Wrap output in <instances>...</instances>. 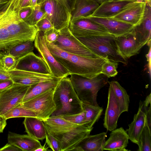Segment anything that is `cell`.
<instances>
[{
  "label": "cell",
  "mask_w": 151,
  "mask_h": 151,
  "mask_svg": "<svg viewBox=\"0 0 151 151\" xmlns=\"http://www.w3.org/2000/svg\"><path fill=\"white\" fill-rule=\"evenodd\" d=\"M45 41L53 56L68 71L70 75H76L91 79L101 73L102 65L106 59L101 58L85 57L71 53L63 50L53 43Z\"/></svg>",
  "instance_id": "cell-1"
},
{
  "label": "cell",
  "mask_w": 151,
  "mask_h": 151,
  "mask_svg": "<svg viewBox=\"0 0 151 151\" xmlns=\"http://www.w3.org/2000/svg\"><path fill=\"white\" fill-rule=\"evenodd\" d=\"M43 122L47 133L59 142L61 151H70L89 135L93 128L72 123L61 116H51Z\"/></svg>",
  "instance_id": "cell-2"
},
{
  "label": "cell",
  "mask_w": 151,
  "mask_h": 151,
  "mask_svg": "<svg viewBox=\"0 0 151 151\" xmlns=\"http://www.w3.org/2000/svg\"><path fill=\"white\" fill-rule=\"evenodd\" d=\"M20 0H0V9L4 23L12 39L17 44L34 41L38 31L35 26L21 17Z\"/></svg>",
  "instance_id": "cell-3"
},
{
  "label": "cell",
  "mask_w": 151,
  "mask_h": 151,
  "mask_svg": "<svg viewBox=\"0 0 151 151\" xmlns=\"http://www.w3.org/2000/svg\"><path fill=\"white\" fill-rule=\"evenodd\" d=\"M53 99L56 109L51 116H63L83 111L81 102L68 77L61 79L55 89Z\"/></svg>",
  "instance_id": "cell-4"
},
{
  "label": "cell",
  "mask_w": 151,
  "mask_h": 151,
  "mask_svg": "<svg viewBox=\"0 0 151 151\" xmlns=\"http://www.w3.org/2000/svg\"><path fill=\"white\" fill-rule=\"evenodd\" d=\"M77 38L99 57L107 60L127 64V59L119 52L115 36L108 34Z\"/></svg>",
  "instance_id": "cell-5"
},
{
  "label": "cell",
  "mask_w": 151,
  "mask_h": 151,
  "mask_svg": "<svg viewBox=\"0 0 151 151\" xmlns=\"http://www.w3.org/2000/svg\"><path fill=\"white\" fill-rule=\"evenodd\" d=\"M70 78L78 98L83 102L98 106V92L108 83V78L102 73L91 79L75 74Z\"/></svg>",
  "instance_id": "cell-6"
},
{
  "label": "cell",
  "mask_w": 151,
  "mask_h": 151,
  "mask_svg": "<svg viewBox=\"0 0 151 151\" xmlns=\"http://www.w3.org/2000/svg\"><path fill=\"white\" fill-rule=\"evenodd\" d=\"M40 4L45 13V17L51 23L54 28L60 30L68 27L71 20V12L64 6L54 0H48Z\"/></svg>",
  "instance_id": "cell-7"
},
{
  "label": "cell",
  "mask_w": 151,
  "mask_h": 151,
  "mask_svg": "<svg viewBox=\"0 0 151 151\" xmlns=\"http://www.w3.org/2000/svg\"><path fill=\"white\" fill-rule=\"evenodd\" d=\"M53 43L63 50L71 53L89 58H101L93 52L75 37L68 27L60 30L57 40Z\"/></svg>",
  "instance_id": "cell-8"
},
{
  "label": "cell",
  "mask_w": 151,
  "mask_h": 151,
  "mask_svg": "<svg viewBox=\"0 0 151 151\" xmlns=\"http://www.w3.org/2000/svg\"><path fill=\"white\" fill-rule=\"evenodd\" d=\"M55 88L38 95L23 103L22 105L35 112L37 118L43 121L51 116L56 109L53 99Z\"/></svg>",
  "instance_id": "cell-9"
},
{
  "label": "cell",
  "mask_w": 151,
  "mask_h": 151,
  "mask_svg": "<svg viewBox=\"0 0 151 151\" xmlns=\"http://www.w3.org/2000/svg\"><path fill=\"white\" fill-rule=\"evenodd\" d=\"M34 41V46L47 64L52 75L62 78L70 75L68 71L56 60L50 52L43 32H37Z\"/></svg>",
  "instance_id": "cell-10"
},
{
  "label": "cell",
  "mask_w": 151,
  "mask_h": 151,
  "mask_svg": "<svg viewBox=\"0 0 151 151\" xmlns=\"http://www.w3.org/2000/svg\"><path fill=\"white\" fill-rule=\"evenodd\" d=\"M30 86L14 83L0 92V116L22 103L24 97Z\"/></svg>",
  "instance_id": "cell-11"
},
{
  "label": "cell",
  "mask_w": 151,
  "mask_h": 151,
  "mask_svg": "<svg viewBox=\"0 0 151 151\" xmlns=\"http://www.w3.org/2000/svg\"><path fill=\"white\" fill-rule=\"evenodd\" d=\"M68 28L77 38L109 34L103 26L88 17H79L70 21Z\"/></svg>",
  "instance_id": "cell-12"
},
{
  "label": "cell",
  "mask_w": 151,
  "mask_h": 151,
  "mask_svg": "<svg viewBox=\"0 0 151 151\" xmlns=\"http://www.w3.org/2000/svg\"><path fill=\"white\" fill-rule=\"evenodd\" d=\"M14 69L45 74H51L42 57L31 52L17 59Z\"/></svg>",
  "instance_id": "cell-13"
},
{
  "label": "cell",
  "mask_w": 151,
  "mask_h": 151,
  "mask_svg": "<svg viewBox=\"0 0 151 151\" xmlns=\"http://www.w3.org/2000/svg\"><path fill=\"white\" fill-rule=\"evenodd\" d=\"M7 71L14 83L24 85L31 86L57 78L52 74H43L14 68Z\"/></svg>",
  "instance_id": "cell-14"
},
{
  "label": "cell",
  "mask_w": 151,
  "mask_h": 151,
  "mask_svg": "<svg viewBox=\"0 0 151 151\" xmlns=\"http://www.w3.org/2000/svg\"><path fill=\"white\" fill-rule=\"evenodd\" d=\"M140 0H141L108 1L100 4L93 13L89 16L101 17H112L132 4Z\"/></svg>",
  "instance_id": "cell-15"
},
{
  "label": "cell",
  "mask_w": 151,
  "mask_h": 151,
  "mask_svg": "<svg viewBox=\"0 0 151 151\" xmlns=\"http://www.w3.org/2000/svg\"><path fill=\"white\" fill-rule=\"evenodd\" d=\"M122 113L113 88L109 84L103 123L107 131H111L116 129L118 118Z\"/></svg>",
  "instance_id": "cell-16"
},
{
  "label": "cell",
  "mask_w": 151,
  "mask_h": 151,
  "mask_svg": "<svg viewBox=\"0 0 151 151\" xmlns=\"http://www.w3.org/2000/svg\"><path fill=\"white\" fill-rule=\"evenodd\" d=\"M151 0H146L143 17L140 23L133 29L135 36L139 42L144 46L151 41Z\"/></svg>",
  "instance_id": "cell-17"
},
{
  "label": "cell",
  "mask_w": 151,
  "mask_h": 151,
  "mask_svg": "<svg viewBox=\"0 0 151 151\" xmlns=\"http://www.w3.org/2000/svg\"><path fill=\"white\" fill-rule=\"evenodd\" d=\"M133 29L126 34L115 36L119 52L126 59L138 54L140 49L144 46L136 39Z\"/></svg>",
  "instance_id": "cell-18"
},
{
  "label": "cell",
  "mask_w": 151,
  "mask_h": 151,
  "mask_svg": "<svg viewBox=\"0 0 151 151\" xmlns=\"http://www.w3.org/2000/svg\"><path fill=\"white\" fill-rule=\"evenodd\" d=\"M146 1L141 0L136 2L112 18L135 26L142 19Z\"/></svg>",
  "instance_id": "cell-19"
},
{
  "label": "cell",
  "mask_w": 151,
  "mask_h": 151,
  "mask_svg": "<svg viewBox=\"0 0 151 151\" xmlns=\"http://www.w3.org/2000/svg\"><path fill=\"white\" fill-rule=\"evenodd\" d=\"M96 22L102 25L109 33L115 36L126 34L131 31L134 26L116 19L112 17H88Z\"/></svg>",
  "instance_id": "cell-20"
},
{
  "label": "cell",
  "mask_w": 151,
  "mask_h": 151,
  "mask_svg": "<svg viewBox=\"0 0 151 151\" xmlns=\"http://www.w3.org/2000/svg\"><path fill=\"white\" fill-rule=\"evenodd\" d=\"M110 137L104 145L103 150L112 151H128L126 149L128 143L129 137L122 127L111 131Z\"/></svg>",
  "instance_id": "cell-21"
},
{
  "label": "cell",
  "mask_w": 151,
  "mask_h": 151,
  "mask_svg": "<svg viewBox=\"0 0 151 151\" xmlns=\"http://www.w3.org/2000/svg\"><path fill=\"white\" fill-rule=\"evenodd\" d=\"M145 117L144 102L140 101L137 113L134 114L133 120L128 125L127 132L129 139L138 145L140 136L145 126Z\"/></svg>",
  "instance_id": "cell-22"
},
{
  "label": "cell",
  "mask_w": 151,
  "mask_h": 151,
  "mask_svg": "<svg viewBox=\"0 0 151 151\" xmlns=\"http://www.w3.org/2000/svg\"><path fill=\"white\" fill-rule=\"evenodd\" d=\"M106 133L103 132L94 135H89L81 141L70 151H102L106 141Z\"/></svg>",
  "instance_id": "cell-23"
},
{
  "label": "cell",
  "mask_w": 151,
  "mask_h": 151,
  "mask_svg": "<svg viewBox=\"0 0 151 151\" xmlns=\"http://www.w3.org/2000/svg\"><path fill=\"white\" fill-rule=\"evenodd\" d=\"M7 140L8 142L22 151H36L42 146L39 140L28 135L20 134L10 131L9 132Z\"/></svg>",
  "instance_id": "cell-24"
},
{
  "label": "cell",
  "mask_w": 151,
  "mask_h": 151,
  "mask_svg": "<svg viewBox=\"0 0 151 151\" xmlns=\"http://www.w3.org/2000/svg\"><path fill=\"white\" fill-rule=\"evenodd\" d=\"M23 124L29 135L39 140L46 138L47 133L42 121L35 117H25Z\"/></svg>",
  "instance_id": "cell-25"
},
{
  "label": "cell",
  "mask_w": 151,
  "mask_h": 151,
  "mask_svg": "<svg viewBox=\"0 0 151 151\" xmlns=\"http://www.w3.org/2000/svg\"><path fill=\"white\" fill-rule=\"evenodd\" d=\"M99 4L93 0H76L71 12L70 21L92 14Z\"/></svg>",
  "instance_id": "cell-26"
},
{
  "label": "cell",
  "mask_w": 151,
  "mask_h": 151,
  "mask_svg": "<svg viewBox=\"0 0 151 151\" xmlns=\"http://www.w3.org/2000/svg\"><path fill=\"white\" fill-rule=\"evenodd\" d=\"M61 79L56 78L54 80L43 81L30 86L24 97L23 103L49 90L56 88Z\"/></svg>",
  "instance_id": "cell-27"
},
{
  "label": "cell",
  "mask_w": 151,
  "mask_h": 151,
  "mask_svg": "<svg viewBox=\"0 0 151 151\" xmlns=\"http://www.w3.org/2000/svg\"><path fill=\"white\" fill-rule=\"evenodd\" d=\"M16 45L6 28L0 9V53L3 55L9 54V50Z\"/></svg>",
  "instance_id": "cell-28"
},
{
  "label": "cell",
  "mask_w": 151,
  "mask_h": 151,
  "mask_svg": "<svg viewBox=\"0 0 151 151\" xmlns=\"http://www.w3.org/2000/svg\"><path fill=\"white\" fill-rule=\"evenodd\" d=\"M111 86L122 113L128 111L129 103V96L126 90L116 81L108 82Z\"/></svg>",
  "instance_id": "cell-29"
},
{
  "label": "cell",
  "mask_w": 151,
  "mask_h": 151,
  "mask_svg": "<svg viewBox=\"0 0 151 151\" xmlns=\"http://www.w3.org/2000/svg\"><path fill=\"white\" fill-rule=\"evenodd\" d=\"M81 104L85 114L86 125L89 127H93L94 124L100 117L103 109L99 106H95L82 102Z\"/></svg>",
  "instance_id": "cell-30"
},
{
  "label": "cell",
  "mask_w": 151,
  "mask_h": 151,
  "mask_svg": "<svg viewBox=\"0 0 151 151\" xmlns=\"http://www.w3.org/2000/svg\"><path fill=\"white\" fill-rule=\"evenodd\" d=\"M2 116L6 119L18 117H33L37 118L35 112L24 106L22 104L14 107Z\"/></svg>",
  "instance_id": "cell-31"
},
{
  "label": "cell",
  "mask_w": 151,
  "mask_h": 151,
  "mask_svg": "<svg viewBox=\"0 0 151 151\" xmlns=\"http://www.w3.org/2000/svg\"><path fill=\"white\" fill-rule=\"evenodd\" d=\"M33 42L28 41L17 44L9 50V54L18 59L32 51L34 47Z\"/></svg>",
  "instance_id": "cell-32"
},
{
  "label": "cell",
  "mask_w": 151,
  "mask_h": 151,
  "mask_svg": "<svg viewBox=\"0 0 151 151\" xmlns=\"http://www.w3.org/2000/svg\"><path fill=\"white\" fill-rule=\"evenodd\" d=\"M151 130L146 126L143 128L139 137L138 151H151Z\"/></svg>",
  "instance_id": "cell-33"
},
{
  "label": "cell",
  "mask_w": 151,
  "mask_h": 151,
  "mask_svg": "<svg viewBox=\"0 0 151 151\" xmlns=\"http://www.w3.org/2000/svg\"><path fill=\"white\" fill-rule=\"evenodd\" d=\"M32 8L30 14L24 21L30 25L35 26L39 21L45 17V14L40 4Z\"/></svg>",
  "instance_id": "cell-34"
},
{
  "label": "cell",
  "mask_w": 151,
  "mask_h": 151,
  "mask_svg": "<svg viewBox=\"0 0 151 151\" xmlns=\"http://www.w3.org/2000/svg\"><path fill=\"white\" fill-rule=\"evenodd\" d=\"M118 65L117 62L106 60L102 65L101 73L108 78L114 77L118 73Z\"/></svg>",
  "instance_id": "cell-35"
},
{
  "label": "cell",
  "mask_w": 151,
  "mask_h": 151,
  "mask_svg": "<svg viewBox=\"0 0 151 151\" xmlns=\"http://www.w3.org/2000/svg\"><path fill=\"white\" fill-rule=\"evenodd\" d=\"M1 60L3 68L9 71L14 68L17 59L9 54L3 55Z\"/></svg>",
  "instance_id": "cell-36"
},
{
  "label": "cell",
  "mask_w": 151,
  "mask_h": 151,
  "mask_svg": "<svg viewBox=\"0 0 151 151\" xmlns=\"http://www.w3.org/2000/svg\"><path fill=\"white\" fill-rule=\"evenodd\" d=\"M65 119L72 123L80 125H85L86 120L83 111L75 114L61 116Z\"/></svg>",
  "instance_id": "cell-37"
},
{
  "label": "cell",
  "mask_w": 151,
  "mask_h": 151,
  "mask_svg": "<svg viewBox=\"0 0 151 151\" xmlns=\"http://www.w3.org/2000/svg\"><path fill=\"white\" fill-rule=\"evenodd\" d=\"M45 143L53 151H61L60 144L58 141L52 135L47 133Z\"/></svg>",
  "instance_id": "cell-38"
},
{
  "label": "cell",
  "mask_w": 151,
  "mask_h": 151,
  "mask_svg": "<svg viewBox=\"0 0 151 151\" xmlns=\"http://www.w3.org/2000/svg\"><path fill=\"white\" fill-rule=\"evenodd\" d=\"M38 31H41L44 33L54 28L51 23L45 17L39 21L35 25Z\"/></svg>",
  "instance_id": "cell-39"
},
{
  "label": "cell",
  "mask_w": 151,
  "mask_h": 151,
  "mask_svg": "<svg viewBox=\"0 0 151 151\" xmlns=\"http://www.w3.org/2000/svg\"><path fill=\"white\" fill-rule=\"evenodd\" d=\"M60 30L52 28L44 33L45 40L50 43H54L57 40L59 35Z\"/></svg>",
  "instance_id": "cell-40"
},
{
  "label": "cell",
  "mask_w": 151,
  "mask_h": 151,
  "mask_svg": "<svg viewBox=\"0 0 151 151\" xmlns=\"http://www.w3.org/2000/svg\"><path fill=\"white\" fill-rule=\"evenodd\" d=\"M48 0H37V4ZM58 2L65 6L71 12L73 10L76 0H52Z\"/></svg>",
  "instance_id": "cell-41"
},
{
  "label": "cell",
  "mask_w": 151,
  "mask_h": 151,
  "mask_svg": "<svg viewBox=\"0 0 151 151\" xmlns=\"http://www.w3.org/2000/svg\"><path fill=\"white\" fill-rule=\"evenodd\" d=\"M144 107L145 117V125L147 127L151 130V104L148 106H144Z\"/></svg>",
  "instance_id": "cell-42"
},
{
  "label": "cell",
  "mask_w": 151,
  "mask_h": 151,
  "mask_svg": "<svg viewBox=\"0 0 151 151\" xmlns=\"http://www.w3.org/2000/svg\"><path fill=\"white\" fill-rule=\"evenodd\" d=\"M14 83L11 79L0 80V92L5 90Z\"/></svg>",
  "instance_id": "cell-43"
},
{
  "label": "cell",
  "mask_w": 151,
  "mask_h": 151,
  "mask_svg": "<svg viewBox=\"0 0 151 151\" xmlns=\"http://www.w3.org/2000/svg\"><path fill=\"white\" fill-rule=\"evenodd\" d=\"M22 151L13 145L8 142L5 146L0 148V151Z\"/></svg>",
  "instance_id": "cell-44"
},
{
  "label": "cell",
  "mask_w": 151,
  "mask_h": 151,
  "mask_svg": "<svg viewBox=\"0 0 151 151\" xmlns=\"http://www.w3.org/2000/svg\"><path fill=\"white\" fill-rule=\"evenodd\" d=\"M32 9V8L27 7L20 9L19 14L21 18L24 20L29 16L30 14Z\"/></svg>",
  "instance_id": "cell-45"
},
{
  "label": "cell",
  "mask_w": 151,
  "mask_h": 151,
  "mask_svg": "<svg viewBox=\"0 0 151 151\" xmlns=\"http://www.w3.org/2000/svg\"><path fill=\"white\" fill-rule=\"evenodd\" d=\"M11 79L9 75L3 67H0V80Z\"/></svg>",
  "instance_id": "cell-46"
},
{
  "label": "cell",
  "mask_w": 151,
  "mask_h": 151,
  "mask_svg": "<svg viewBox=\"0 0 151 151\" xmlns=\"http://www.w3.org/2000/svg\"><path fill=\"white\" fill-rule=\"evenodd\" d=\"M3 116H0V133H2L6 125V121Z\"/></svg>",
  "instance_id": "cell-47"
},
{
  "label": "cell",
  "mask_w": 151,
  "mask_h": 151,
  "mask_svg": "<svg viewBox=\"0 0 151 151\" xmlns=\"http://www.w3.org/2000/svg\"><path fill=\"white\" fill-rule=\"evenodd\" d=\"M146 57L148 62V67L149 72L150 76L151 74V46H150L149 50L148 53L146 55Z\"/></svg>",
  "instance_id": "cell-48"
},
{
  "label": "cell",
  "mask_w": 151,
  "mask_h": 151,
  "mask_svg": "<svg viewBox=\"0 0 151 151\" xmlns=\"http://www.w3.org/2000/svg\"><path fill=\"white\" fill-rule=\"evenodd\" d=\"M31 0H20V9L28 7Z\"/></svg>",
  "instance_id": "cell-49"
},
{
  "label": "cell",
  "mask_w": 151,
  "mask_h": 151,
  "mask_svg": "<svg viewBox=\"0 0 151 151\" xmlns=\"http://www.w3.org/2000/svg\"><path fill=\"white\" fill-rule=\"evenodd\" d=\"M151 93L146 97L145 100L144 101V105L148 106L151 104Z\"/></svg>",
  "instance_id": "cell-50"
},
{
  "label": "cell",
  "mask_w": 151,
  "mask_h": 151,
  "mask_svg": "<svg viewBox=\"0 0 151 151\" xmlns=\"http://www.w3.org/2000/svg\"><path fill=\"white\" fill-rule=\"evenodd\" d=\"M46 143H45V144L43 146H42L40 147L37 149L36 151H47L50 150H48V147H46Z\"/></svg>",
  "instance_id": "cell-51"
},
{
  "label": "cell",
  "mask_w": 151,
  "mask_h": 151,
  "mask_svg": "<svg viewBox=\"0 0 151 151\" xmlns=\"http://www.w3.org/2000/svg\"><path fill=\"white\" fill-rule=\"evenodd\" d=\"M37 0H31L28 7H33L37 4Z\"/></svg>",
  "instance_id": "cell-52"
},
{
  "label": "cell",
  "mask_w": 151,
  "mask_h": 151,
  "mask_svg": "<svg viewBox=\"0 0 151 151\" xmlns=\"http://www.w3.org/2000/svg\"><path fill=\"white\" fill-rule=\"evenodd\" d=\"M99 5L102 3L109 0H93Z\"/></svg>",
  "instance_id": "cell-53"
},
{
  "label": "cell",
  "mask_w": 151,
  "mask_h": 151,
  "mask_svg": "<svg viewBox=\"0 0 151 151\" xmlns=\"http://www.w3.org/2000/svg\"><path fill=\"white\" fill-rule=\"evenodd\" d=\"M3 67V65L2 63L1 60L0 59V67Z\"/></svg>",
  "instance_id": "cell-54"
},
{
  "label": "cell",
  "mask_w": 151,
  "mask_h": 151,
  "mask_svg": "<svg viewBox=\"0 0 151 151\" xmlns=\"http://www.w3.org/2000/svg\"><path fill=\"white\" fill-rule=\"evenodd\" d=\"M3 55L1 53H0V59H1L3 57Z\"/></svg>",
  "instance_id": "cell-55"
},
{
  "label": "cell",
  "mask_w": 151,
  "mask_h": 151,
  "mask_svg": "<svg viewBox=\"0 0 151 151\" xmlns=\"http://www.w3.org/2000/svg\"></svg>",
  "instance_id": "cell-56"
}]
</instances>
